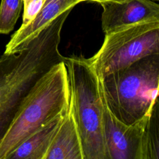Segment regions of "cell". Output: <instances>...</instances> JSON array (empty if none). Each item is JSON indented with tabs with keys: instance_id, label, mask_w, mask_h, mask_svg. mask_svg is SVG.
<instances>
[{
	"instance_id": "1",
	"label": "cell",
	"mask_w": 159,
	"mask_h": 159,
	"mask_svg": "<svg viewBox=\"0 0 159 159\" xmlns=\"http://www.w3.org/2000/svg\"><path fill=\"white\" fill-rule=\"evenodd\" d=\"M70 8L41 29L27 45L0 57V140L36 82L66 57L59 51L61 32Z\"/></svg>"
},
{
	"instance_id": "2",
	"label": "cell",
	"mask_w": 159,
	"mask_h": 159,
	"mask_svg": "<svg viewBox=\"0 0 159 159\" xmlns=\"http://www.w3.org/2000/svg\"><path fill=\"white\" fill-rule=\"evenodd\" d=\"M70 100L66 67L63 61L53 66L26 96L0 140V159L9 154L36 130L65 114Z\"/></svg>"
},
{
	"instance_id": "3",
	"label": "cell",
	"mask_w": 159,
	"mask_h": 159,
	"mask_svg": "<svg viewBox=\"0 0 159 159\" xmlns=\"http://www.w3.org/2000/svg\"><path fill=\"white\" fill-rule=\"evenodd\" d=\"M98 78L111 112L123 123L132 124L150 115L158 101L159 53Z\"/></svg>"
},
{
	"instance_id": "4",
	"label": "cell",
	"mask_w": 159,
	"mask_h": 159,
	"mask_svg": "<svg viewBox=\"0 0 159 159\" xmlns=\"http://www.w3.org/2000/svg\"><path fill=\"white\" fill-rule=\"evenodd\" d=\"M70 89V103L80 137L84 159H108L99 78L88 58L72 56L63 61Z\"/></svg>"
},
{
	"instance_id": "5",
	"label": "cell",
	"mask_w": 159,
	"mask_h": 159,
	"mask_svg": "<svg viewBox=\"0 0 159 159\" xmlns=\"http://www.w3.org/2000/svg\"><path fill=\"white\" fill-rule=\"evenodd\" d=\"M159 53V20L144 21L105 34L99 50L88 62L99 78Z\"/></svg>"
},
{
	"instance_id": "6",
	"label": "cell",
	"mask_w": 159,
	"mask_h": 159,
	"mask_svg": "<svg viewBox=\"0 0 159 159\" xmlns=\"http://www.w3.org/2000/svg\"><path fill=\"white\" fill-rule=\"evenodd\" d=\"M101 94L103 130L108 159H135L142 132L150 116L132 124H125L111 112L102 92Z\"/></svg>"
},
{
	"instance_id": "7",
	"label": "cell",
	"mask_w": 159,
	"mask_h": 159,
	"mask_svg": "<svg viewBox=\"0 0 159 159\" xmlns=\"http://www.w3.org/2000/svg\"><path fill=\"white\" fill-rule=\"evenodd\" d=\"M101 5V27L105 34L134 24L159 20V4L152 0H127Z\"/></svg>"
},
{
	"instance_id": "8",
	"label": "cell",
	"mask_w": 159,
	"mask_h": 159,
	"mask_svg": "<svg viewBox=\"0 0 159 159\" xmlns=\"http://www.w3.org/2000/svg\"><path fill=\"white\" fill-rule=\"evenodd\" d=\"M81 2V0H43L34 19L27 24L21 25L13 34L6 45L4 53H14L20 51L57 16L70 8H73Z\"/></svg>"
},
{
	"instance_id": "9",
	"label": "cell",
	"mask_w": 159,
	"mask_h": 159,
	"mask_svg": "<svg viewBox=\"0 0 159 159\" xmlns=\"http://www.w3.org/2000/svg\"><path fill=\"white\" fill-rule=\"evenodd\" d=\"M44 159H84L81 142L70 103Z\"/></svg>"
},
{
	"instance_id": "10",
	"label": "cell",
	"mask_w": 159,
	"mask_h": 159,
	"mask_svg": "<svg viewBox=\"0 0 159 159\" xmlns=\"http://www.w3.org/2000/svg\"><path fill=\"white\" fill-rule=\"evenodd\" d=\"M64 115L57 117L29 135L6 159H44Z\"/></svg>"
},
{
	"instance_id": "11",
	"label": "cell",
	"mask_w": 159,
	"mask_h": 159,
	"mask_svg": "<svg viewBox=\"0 0 159 159\" xmlns=\"http://www.w3.org/2000/svg\"><path fill=\"white\" fill-rule=\"evenodd\" d=\"M135 159H159L158 101L143 127Z\"/></svg>"
},
{
	"instance_id": "12",
	"label": "cell",
	"mask_w": 159,
	"mask_h": 159,
	"mask_svg": "<svg viewBox=\"0 0 159 159\" xmlns=\"http://www.w3.org/2000/svg\"><path fill=\"white\" fill-rule=\"evenodd\" d=\"M22 0H1L0 4V34L13 30L20 16Z\"/></svg>"
},
{
	"instance_id": "13",
	"label": "cell",
	"mask_w": 159,
	"mask_h": 159,
	"mask_svg": "<svg viewBox=\"0 0 159 159\" xmlns=\"http://www.w3.org/2000/svg\"><path fill=\"white\" fill-rule=\"evenodd\" d=\"M127 0H81V2L83 1H92V2H96L99 4H102L105 2H121L125 1Z\"/></svg>"
},
{
	"instance_id": "14",
	"label": "cell",
	"mask_w": 159,
	"mask_h": 159,
	"mask_svg": "<svg viewBox=\"0 0 159 159\" xmlns=\"http://www.w3.org/2000/svg\"><path fill=\"white\" fill-rule=\"evenodd\" d=\"M34 1V0H22L23 1V5H25L27 4H28L29 2H30V1Z\"/></svg>"
},
{
	"instance_id": "15",
	"label": "cell",
	"mask_w": 159,
	"mask_h": 159,
	"mask_svg": "<svg viewBox=\"0 0 159 159\" xmlns=\"http://www.w3.org/2000/svg\"><path fill=\"white\" fill-rule=\"evenodd\" d=\"M152 1H158L159 0H152Z\"/></svg>"
}]
</instances>
